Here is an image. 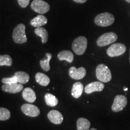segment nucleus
<instances>
[{
  "mask_svg": "<svg viewBox=\"0 0 130 130\" xmlns=\"http://www.w3.org/2000/svg\"><path fill=\"white\" fill-rule=\"evenodd\" d=\"M96 77L100 81L108 83L112 78L111 71L105 64H100L96 68Z\"/></svg>",
  "mask_w": 130,
  "mask_h": 130,
  "instance_id": "1",
  "label": "nucleus"
},
{
  "mask_svg": "<svg viewBox=\"0 0 130 130\" xmlns=\"http://www.w3.org/2000/svg\"><path fill=\"white\" fill-rule=\"evenodd\" d=\"M14 42L18 44H22L27 41V37L25 34V25L23 24H19L14 28L12 34Z\"/></svg>",
  "mask_w": 130,
  "mask_h": 130,
  "instance_id": "2",
  "label": "nucleus"
},
{
  "mask_svg": "<svg viewBox=\"0 0 130 130\" xmlns=\"http://www.w3.org/2000/svg\"><path fill=\"white\" fill-rule=\"evenodd\" d=\"M94 22L96 25L100 27H108L115 22V17L111 13L108 12L102 13L96 16Z\"/></svg>",
  "mask_w": 130,
  "mask_h": 130,
  "instance_id": "3",
  "label": "nucleus"
},
{
  "mask_svg": "<svg viewBox=\"0 0 130 130\" xmlns=\"http://www.w3.org/2000/svg\"><path fill=\"white\" fill-rule=\"evenodd\" d=\"M87 47V38L84 36H79L73 42L72 48L76 54L81 56L85 53Z\"/></svg>",
  "mask_w": 130,
  "mask_h": 130,
  "instance_id": "4",
  "label": "nucleus"
},
{
  "mask_svg": "<svg viewBox=\"0 0 130 130\" xmlns=\"http://www.w3.org/2000/svg\"><path fill=\"white\" fill-rule=\"evenodd\" d=\"M118 39V36L113 32L103 34L98 39L96 43L99 46H105L115 42Z\"/></svg>",
  "mask_w": 130,
  "mask_h": 130,
  "instance_id": "5",
  "label": "nucleus"
},
{
  "mask_svg": "<svg viewBox=\"0 0 130 130\" xmlns=\"http://www.w3.org/2000/svg\"><path fill=\"white\" fill-rule=\"evenodd\" d=\"M126 50L125 45L123 43H114L107 49V54L110 57H115L123 54L125 53Z\"/></svg>",
  "mask_w": 130,
  "mask_h": 130,
  "instance_id": "6",
  "label": "nucleus"
},
{
  "mask_svg": "<svg viewBox=\"0 0 130 130\" xmlns=\"http://www.w3.org/2000/svg\"><path fill=\"white\" fill-rule=\"evenodd\" d=\"M31 8L37 13L43 14L50 10V6L43 0H34L31 4Z\"/></svg>",
  "mask_w": 130,
  "mask_h": 130,
  "instance_id": "7",
  "label": "nucleus"
},
{
  "mask_svg": "<svg viewBox=\"0 0 130 130\" xmlns=\"http://www.w3.org/2000/svg\"><path fill=\"white\" fill-rule=\"evenodd\" d=\"M127 104V98L123 95H117L114 99L111 110L114 112H119L125 108Z\"/></svg>",
  "mask_w": 130,
  "mask_h": 130,
  "instance_id": "8",
  "label": "nucleus"
},
{
  "mask_svg": "<svg viewBox=\"0 0 130 130\" xmlns=\"http://www.w3.org/2000/svg\"><path fill=\"white\" fill-rule=\"evenodd\" d=\"M21 110L27 116L35 118L40 115L39 108L31 104H24L21 106Z\"/></svg>",
  "mask_w": 130,
  "mask_h": 130,
  "instance_id": "9",
  "label": "nucleus"
},
{
  "mask_svg": "<svg viewBox=\"0 0 130 130\" xmlns=\"http://www.w3.org/2000/svg\"><path fill=\"white\" fill-rule=\"evenodd\" d=\"M69 75L71 78L75 80L81 79L86 75V69L83 67H80L78 69H77L74 66H72L69 69Z\"/></svg>",
  "mask_w": 130,
  "mask_h": 130,
  "instance_id": "10",
  "label": "nucleus"
},
{
  "mask_svg": "<svg viewBox=\"0 0 130 130\" xmlns=\"http://www.w3.org/2000/svg\"><path fill=\"white\" fill-rule=\"evenodd\" d=\"M104 89V84L101 81H95L87 84L84 88L85 93L90 94L95 92H101Z\"/></svg>",
  "mask_w": 130,
  "mask_h": 130,
  "instance_id": "11",
  "label": "nucleus"
},
{
  "mask_svg": "<svg viewBox=\"0 0 130 130\" xmlns=\"http://www.w3.org/2000/svg\"><path fill=\"white\" fill-rule=\"evenodd\" d=\"M48 119L54 124L60 125L63 122V116L60 112L56 110H53L49 111L48 113Z\"/></svg>",
  "mask_w": 130,
  "mask_h": 130,
  "instance_id": "12",
  "label": "nucleus"
},
{
  "mask_svg": "<svg viewBox=\"0 0 130 130\" xmlns=\"http://www.w3.org/2000/svg\"><path fill=\"white\" fill-rule=\"evenodd\" d=\"M24 86L22 84L14 83L10 84H4L1 87L2 90L5 92L9 93H17L22 90Z\"/></svg>",
  "mask_w": 130,
  "mask_h": 130,
  "instance_id": "13",
  "label": "nucleus"
},
{
  "mask_svg": "<svg viewBox=\"0 0 130 130\" xmlns=\"http://www.w3.org/2000/svg\"><path fill=\"white\" fill-rule=\"evenodd\" d=\"M22 95L24 100L30 103H32L36 100V93L30 87H27L24 89L22 91Z\"/></svg>",
  "mask_w": 130,
  "mask_h": 130,
  "instance_id": "14",
  "label": "nucleus"
},
{
  "mask_svg": "<svg viewBox=\"0 0 130 130\" xmlns=\"http://www.w3.org/2000/svg\"><path fill=\"white\" fill-rule=\"evenodd\" d=\"M47 22H48V19L46 18L43 14H39L31 19V21H30V24L32 27L39 28L46 25Z\"/></svg>",
  "mask_w": 130,
  "mask_h": 130,
  "instance_id": "15",
  "label": "nucleus"
},
{
  "mask_svg": "<svg viewBox=\"0 0 130 130\" xmlns=\"http://www.w3.org/2000/svg\"><path fill=\"white\" fill-rule=\"evenodd\" d=\"M83 90V84L80 82H76L72 86L71 95L75 98H79L82 95Z\"/></svg>",
  "mask_w": 130,
  "mask_h": 130,
  "instance_id": "16",
  "label": "nucleus"
},
{
  "mask_svg": "<svg viewBox=\"0 0 130 130\" xmlns=\"http://www.w3.org/2000/svg\"><path fill=\"white\" fill-rule=\"evenodd\" d=\"M58 58L59 60H65L68 63H72L74 61V56L73 53L69 50L61 51L58 54Z\"/></svg>",
  "mask_w": 130,
  "mask_h": 130,
  "instance_id": "17",
  "label": "nucleus"
},
{
  "mask_svg": "<svg viewBox=\"0 0 130 130\" xmlns=\"http://www.w3.org/2000/svg\"><path fill=\"white\" fill-rule=\"evenodd\" d=\"M35 78L37 83L42 86H47L50 83V78L42 72L37 73L35 75Z\"/></svg>",
  "mask_w": 130,
  "mask_h": 130,
  "instance_id": "18",
  "label": "nucleus"
},
{
  "mask_svg": "<svg viewBox=\"0 0 130 130\" xmlns=\"http://www.w3.org/2000/svg\"><path fill=\"white\" fill-rule=\"evenodd\" d=\"M90 127V122L87 119L80 118L77 121V130H89Z\"/></svg>",
  "mask_w": 130,
  "mask_h": 130,
  "instance_id": "19",
  "label": "nucleus"
},
{
  "mask_svg": "<svg viewBox=\"0 0 130 130\" xmlns=\"http://www.w3.org/2000/svg\"><path fill=\"white\" fill-rule=\"evenodd\" d=\"M52 58V54L51 53H46L45 58L43 60H40V67L45 72H48L50 69V61Z\"/></svg>",
  "mask_w": 130,
  "mask_h": 130,
  "instance_id": "20",
  "label": "nucleus"
},
{
  "mask_svg": "<svg viewBox=\"0 0 130 130\" xmlns=\"http://www.w3.org/2000/svg\"><path fill=\"white\" fill-rule=\"evenodd\" d=\"M35 34L41 37L42 43H46L48 40V33L46 29L42 27L36 28L35 30Z\"/></svg>",
  "mask_w": 130,
  "mask_h": 130,
  "instance_id": "21",
  "label": "nucleus"
},
{
  "mask_svg": "<svg viewBox=\"0 0 130 130\" xmlns=\"http://www.w3.org/2000/svg\"><path fill=\"white\" fill-rule=\"evenodd\" d=\"M14 75L16 76L18 79V81L20 84H26L28 82L30 79V76L29 75L23 71H18L16 72L14 74Z\"/></svg>",
  "mask_w": 130,
  "mask_h": 130,
  "instance_id": "22",
  "label": "nucleus"
},
{
  "mask_svg": "<svg viewBox=\"0 0 130 130\" xmlns=\"http://www.w3.org/2000/svg\"><path fill=\"white\" fill-rule=\"evenodd\" d=\"M45 101L46 105L50 107H56L58 104V99L56 96L47 93L45 95Z\"/></svg>",
  "mask_w": 130,
  "mask_h": 130,
  "instance_id": "23",
  "label": "nucleus"
},
{
  "mask_svg": "<svg viewBox=\"0 0 130 130\" xmlns=\"http://www.w3.org/2000/svg\"><path fill=\"white\" fill-rule=\"evenodd\" d=\"M12 64V58L9 55L5 54L4 56L0 55V66H10Z\"/></svg>",
  "mask_w": 130,
  "mask_h": 130,
  "instance_id": "24",
  "label": "nucleus"
},
{
  "mask_svg": "<svg viewBox=\"0 0 130 130\" xmlns=\"http://www.w3.org/2000/svg\"><path fill=\"white\" fill-rule=\"evenodd\" d=\"M10 111L4 107H0V121H4L10 118Z\"/></svg>",
  "mask_w": 130,
  "mask_h": 130,
  "instance_id": "25",
  "label": "nucleus"
},
{
  "mask_svg": "<svg viewBox=\"0 0 130 130\" xmlns=\"http://www.w3.org/2000/svg\"><path fill=\"white\" fill-rule=\"evenodd\" d=\"M2 83L4 84H14V83H18V79L15 75L12 76L11 77L9 78H3L2 79Z\"/></svg>",
  "mask_w": 130,
  "mask_h": 130,
  "instance_id": "26",
  "label": "nucleus"
},
{
  "mask_svg": "<svg viewBox=\"0 0 130 130\" xmlns=\"http://www.w3.org/2000/svg\"><path fill=\"white\" fill-rule=\"evenodd\" d=\"M19 6L22 8H25L28 6L30 0H18Z\"/></svg>",
  "mask_w": 130,
  "mask_h": 130,
  "instance_id": "27",
  "label": "nucleus"
},
{
  "mask_svg": "<svg viewBox=\"0 0 130 130\" xmlns=\"http://www.w3.org/2000/svg\"><path fill=\"white\" fill-rule=\"evenodd\" d=\"M74 2L77 3H79V4H83V3H86L87 1V0H73Z\"/></svg>",
  "mask_w": 130,
  "mask_h": 130,
  "instance_id": "28",
  "label": "nucleus"
},
{
  "mask_svg": "<svg viewBox=\"0 0 130 130\" xmlns=\"http://www.w3.org/2000/svg\"><path fill=\"white\" fill-rule=\"evenodd\" d=\"M89 130H98V129H96V128H91V129H89Z\"/></svg>",
  "mask_w": 130,
  "mask_h": 130,
  "instance_id": "29",
  "label": "nucleus"
},
{
  "mask_svg": "<svg viewBox=\"0 0 130 130\" xmlns=\"http://www.w3.org/2000/svg\"><path fill=\"white\" fill-rule=\"evenodd\" d=\"M125 1H126V2H127V3H130V0H125Z\"/></svg>",
  "mask_w": 130,
  "mask_h": 130,
  "instance_id": "30",
  "label": "nucleus"
},
{
  "mask_svg": "<svg viewBox=\"0 0 130 130\" xmlns=\"http://www.w3.org/2000/svg\"><path fill=\"white\" fill-rule=\"evenodd\" d=\"M124 90H125V91L128 90V89H127V88H126V89H125V88H124Z\"/></svg>",
  "mask_w": 130,
  "mask_h": 130,
  "instance_id": "31",
  "label": "nucleus"
},
{
  "mask_svg": "<svg viewBox=\"0 0 130 130\" xmlns=\"http://www.w3.org/2000/svg\"><path fill=\"white\" fill-rule=\"evenodd\" d=\"M129 61H130V50H129Z\"/></svg>",
  "mask_w": 130,
  "mask_h": 130,
  "instance_id": "32",
  "label": "nucleus"
}]
</instances>
